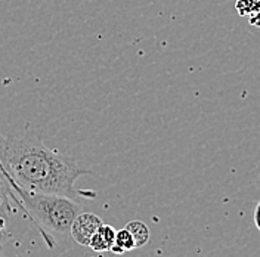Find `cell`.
I'll return each mask as SVG.
<instances>
[{"instance_id": "cell-1", "label": "cell", "mask_w": 260, "mask_h": 257, "mask_svg": "<svg viewBox=\"0 0 260 257\" xmlns=\"http://www.w3.org/2000/svg\"><path fill=\"white\" fill-rule=\"evenodd\" d=\"M0 170L6 179L32 192L55 194L77 200L76 179L92 173L81 169L73 157L62 155L34 135L5 139L0 136Z\"/></svg>"}, {"instance_id": "cell-2", "label": "cell", "mask_w": 260, "mask_h": 257, "mask_svg": "<svg viewBox=\"0 0 260 257\" xmlns=\"http://www.w3.org/2000/svg\"><path fill=\"white\" fill-rule=\"evenodd\" d=\"M11 195L16 200L19 207L27 213L48 241L53 247L55 237L70 235V228L76 216L83 211L80 203L73 198L55 194H42L27 191L9 180Z\"/></svg>"}, {"instance_id": "cell-3", "label": "cell", "mask_w": 260, "mask_h": 257, "mask_svg": "<svg viewBox=\"0 0 260 257\" xmlns=\"http://www.w3.org/2000/svg\"><path fill=\"white\" fill-rule=\"evenodd\" d=\"M102 225V220L95 213H86L81 211L76 216L70 228V237L80 245H89L90 238L95 235L99 226Z\"/></svg>"}, {"instance_id": "cell-4", "label": "cell", "mask_w": 260, "mask_h": 257, "mask_svg": "<svg viewBox=\"0 0 260 257\" xmlns=\"http://www.w3.org/2000/svg\"><path fill=\"white\" fill-rule=\"evenodd\" d=\"M114 240H115V231H114L113 226L102 223L95 232V235L90 238L87 247H90L96 253H105V251L111 250Z\"/></svg>"}, {"instance_id": "cell-5", "label": "cell", "mask_w": 260, "mask_h": 257, "mask_svg": "<svg viewBox=\"0 0 260 257\" xmlns=\"http://www.w3.org/2000/svg\"><path fill=\"white\" fill-rule=\"evenodd\" d=\"M135 248H136V245L133 241V237L130 235V232L126 228L115 232V240H114L113 247L110 251H113L114 254H123V253L132 251Z\"/></svg>"}, {"instance_id": "cell-6", "label": "cell", "mask_w": 260, "mask_h": 257, "mask_svg": "<svg viewBox=\"0 0 260 257\" xmlns=\"http://www.w3.org/2000/svg\"><path fill=\"white\" fill-rule=\"evenodd\" d=\"M124 228L129 231L130 235L133 237V241H135L136 248L145 245L146 242L149 241V238H151L149 228H148L144 222H141V220H132V222H129Z\"/></svg>"}, {"instance_id": "cell-7", "label": "cell", "mask_w": 260, "mask_h": 257, "mask_svg": "<svg viewBox=\"0 0 260 257\" xmlns=\"http://www.w3.org/2000/svg\"><path fill=\"white\" fill-rule=\"evenodd\" d=\"M237 9L241 15H248L253 19L260 15V0H237Z\"/></svg>"}, {"instance_id": "cell-8", "label": "cell", "mask_w": 260, "mask_h": 257, "mask_svg": "<svg viewBox=\"0 0 260 257\" xmlns=\"http://www.w3.org/2000/svg\"><path fill=\"white\" fill-rule=\"evenodd\" d=\"M254 222H256V226L259 228V231H260V203L257 204L256 211H254Z\"/></svg>"}]
</instances>
